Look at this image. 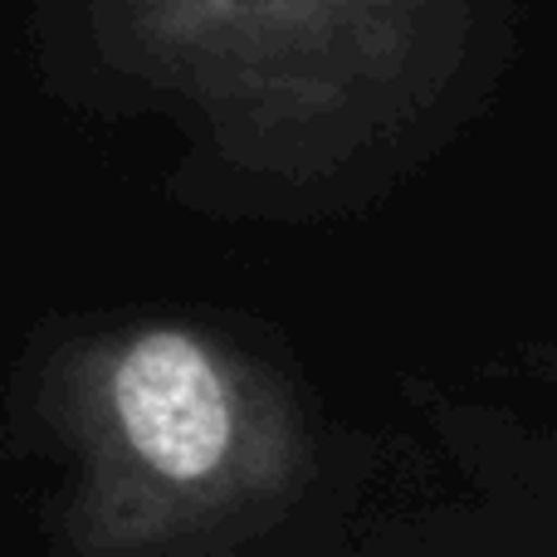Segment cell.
<instances>
[{
  "instance_id": "obj_1",
  "label": "cell",
  "mask_w": 557,
  "mask_h": 557,
  "mask_svg": "<svg viewBox=\"0 0 557 557\" xmlns=\"http://www.w3.org/2000/svg\"><path fill=\"white\" fill-rule=\"evenodd\" d=\"M69 455L64 539L84 557H186L270 529L308 480L284 386L186 323L74 343L45 382Z\"/></svg>"
},
{
  "instance_id": "obj_2",
  "label": "cell",
  "mask_w": 557,
  "mask_h": 557,
  "mask_svg": "<svg viewBox=\"0 0 557 557\" xmlns=\"http://www.w3.org/2000/svg\"><path fill=\"white\" fill-rule=\"evenodd\" d=\"M298 10L304 0H98V25L127 59L196 84H231L270 54Z\"/></svg>"
}]
</instances>
